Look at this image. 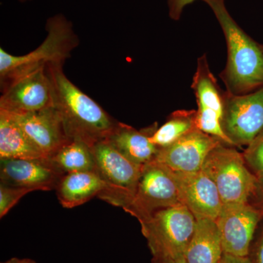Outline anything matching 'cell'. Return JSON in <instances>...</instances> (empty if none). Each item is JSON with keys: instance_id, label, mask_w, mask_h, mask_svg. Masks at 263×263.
I'll return each instance as SVG.
<instances>
[{"instance_id": "cell-11", "label": "cell", "mask_w": 263, "mask_h": 263, "mask_svg": "<svg viewBox=\"0 0 263 263\" xmlns=\"http://www.w3.org/2000/svg\"><path fill=\"white\" fill-rule=\"evenodd\" d=\"M220 144L223 143L217 138L196 128L160 148L155 161L175 172H196L202 169L209 154Z\"/></svg>"}, {"instance_id": "cell-13", "label": "cell", "mask_w": 263, "mask_h": 263, "mask_svg": "<svg viewBox=\"0 0 263 263\" xmlns=\"http://www.w3.org/2000/svg\"><path fill=\"white\" fill-rule=\"evenodd\" d=\"M180 202L188 208L195 219L216 220L223 203L216 185L202 170L192 173L173 171Z\"/></svg>"}, {"instance_id": "cell-19", "label": "cell", "mask_w": 263, "mask_h": 263, "mask_svg": "<svg viewBox=\"0 0 263 263\" xmlns=\"http://www.w3.org/2000/svg\"><path fill=\"white\" fill-rule=\"evenodd\" d=\"M191 87L198 108L214 110L222 117L224 91L220 89L217 80L213 75L205 53L197 59L196 71Z\"/></svg>"}, {"instance_id": "cell-31", "label": "cell", "mask_w": 263, "mask_h": 263, "mask_svg": "<svg viewBox=\"0 0 263 263\" xmlns=\"http://www.w3.org/2000/svg\"><path fill=\"white\" fill-rule=\"evenodd\" d=\"M260 46H261V48H262V49L263 50V46H261V45H260Z\"/></svg>"}, {"instance_id": "cell-4", "label": "cell", "mask_w": 263, "mask_h": 263, "mask_svg": "<svg viewBox=\"0 0 263 263\" xmlns=\"http://www.w3.org/2000/svg\"><path fill=\"white\" fill-rule=\"evenodd\" d=\"M196 219L183 204L154 213L141 224L153 258L184 255L195 231Z\"/></svg>"}, {"instance_id": "cell-25", "label": "cell", "mask_w": 263, "mask_h": 263, "mask_svg": "<svg viewBox=\"0 0 263 263\" xmlns=\"http://www.w3.org/2000/svg\"><path fill=\"white\" fill-rule=\"evenodd\" d=\"M249 256L252 263H263V228L259 231Z\"/></svg>"}, {"instance_id": "cell-14", "label": "cell", "mask_w": 263, "mask_h": 263, "mask_svg": "<svg viewBox=\"0 0 263 263\" xmlns=\"http://www.w3.org/2000/svg\"><path fill=\"white\" fill-rule=\"evenodd\" d=\"M11 114L29 139L48 158L72 141L54 106L31 113Z\"/></svg>"}, {"instance_id": "cell-16", "label": "cell", "mask_w": 263, "mask_h": 263, "mask_svg": "<svg viewBox=\"0 0 263 263\" xmlns=\"http://www.w3.org/2000/svg\"><path fill=\"white\" fill-rule=\"evenodd\" d=\"M55 190L62 207L72 209L100 197L107 184L96 171H84L64 175Z\"/></svg>"}, {"instance_id": "cell-8", "label": "cell", "mask_w": 263, "mask_h": 263, "mask_svg": "<svg viewBox=\"0 0 263 263\" xmlns=\"http://www.w3.org/2000/svg\"><path fill=\"white\" fill-rule=\"evenodd\" d=\"M223 99V130L233 146H248L263 129V87L242 95L226 91Z\"/></svg>"}, {"instance_id": "cell-24", "label": "cell", "mask_w": 263, "mask_h": 263, "mask_svg": "<svg viewBox=\"0 0 263 263\" xmlns=\"http://www.w3.org/2000/svg\"><path fill=\"white\" fill-rule=\"evenodd\" d=\"M195 0H167L170 18L174 21L181 18L183 9Z\"/></svg>"}, {"instance_id": "cell-26", "label": "cell", "mask_w": 263, "mask_h": 263, "mask_svg": "<svg viewBox=\"0 0 263 263\" xmlns=\"http://www.w3.org/2000/svg\"><path fill=\"white\" fill-rule=\"evenodd\" d=\"M252 198H254V203L252 204L258 208L263 212V175L259 177H257L255 188H254L253 195L251 197V199Z\"/></svg>"}, {"instance_id": "cell-27", "label": "cell", "mask_w": 263, "mask_h": 263, "mask_svg": "<svg viewBox=\"0 0 263 263\" xmlns=\"http://www.w3.org/2000/svg\"><path fill=\"white\" fill-rule=\"evenodd\" d=\"M219 263H252V262L249 256L239 257V256L224 253Z\"/></svg>"}, {"instance_id": "cell-9", "label": "cell", "mask_w": 263, "mask_h": 263, "mask_svg": "<svg viewBox=\"0 0 263 263\" xmlns=\"http://www.w3.org/2000/svg\"><path fill=\"white\" fill-rule=\"evenodd\" d=\"M0 110L20 114L54 106V90L47 67L10 81L2 86Z\"/></svg>"}, {"instance_id": "cell-21", "label": "cell", "mask_w": 263, "mask_h": 263, "mask_svg": "<svg viewBox=\"0 0 263 263\" xmlns=\"http://www.w3.org/2000/svg\"><path fill=\"white\" fill-rule=\"evenodd\" d=\"M51 159L65 174L96 171V164L91 148L81 141H70L59 150Z\"/></svg>"}, {"instance_id": "cell-1", "label": "cell", "mask_w": 263, "mask_h": 263, "mask_svg": "<svg viewBox=\"0 0 263 263\" xmlns=\"http://www.w3.org/2000/svg\"><path fill=\"white\" fill-rule=\"evenodd\" d=\"M47 70L54 90V108L71 141H81L92 148L108 139L119 122L69 80L63 64L48 66Z\"/></svg>"}, {"instance_id": "cell-30", "label": "cell", "mask_w": 263, "mask_h": 263, "mask_svg": "<svg viewBox=\"0 0 263 263\" xmlns=\"http://www.w3.org/2000/svg\"><path fill=\"white\" fill-rule=\"evenodd\" d=\"M18 1L21 2V3H25V2L30 1V0H18Z\"/></svg>"}, {"instance_id": "cell-29", "label": "cell", "mask_w": 263, "mask_h": 263, "mask_svg": "<svg viewBox=\"0 0 263 263\" xmlns=\"http://www.w3.org/2000/svg\"><path fill=\"white\" fill-rule=\"evenodd\" d=\"M1 263H37L34 259L29 258H18V257H12L8 260Z\"/></svg>"}, {"instance_id": "cell-23", "label": "cell", "mask_w": 263, "mask_h": 263, "mask_svg": "<svg viewBox=\"0 0 263 263\" xmlns=\"http://www.w3.org/2000/svg\"><path fill=\"white\" fill-rule=\"evenodd\" d=\"M32 192L30 189L0 183V218L3 219L24 195Z\"/></svg>"}, {"instance_id": "cell-12", "label": "cell", "mask_w": 263, "mask_h": 263, "mask_svg": "<svg viewBox=\"0 0 263 263\" xmlns=\"http://www.w3.org/2000/svg\"><path fill=\"white\" fill-rule=\"evenodd\" d=\"M0 183L34 191L55 190L65 175L51 158L0 160Z\"/></svg>"}, {"instance_id": "cell-18", "label": "cell", "mask_w": 263, "mask_h": 263, "mask_svg": "<svg viewBox=\"0 0 263 263\" xmlns=\"http://www.w3.org/2000/svg\"><path fill=\"white\" fill-rule=\"evenodd\" d=\"M48 158L29 139L11 114L0 110V160Z\"/></svg>"}, {"instance_id": "cell-15", "label": "cell", "mask_w": 263, "mask_h": 263, "mask_svg": "<svg viewBox=\"0 0 263 263\" xmlns=\"http://www.w3.org/2000/svg\"><path fill=\"white\" fill-rule=\"evenodd\" d=\"M156 128L155 124L154 127L137 130L131 126L119 122L107 141L128 160L143 167L155 161L160 149L150 140Z\"/></svg>"}, {"instance_id": "cell-10", "label": "cell", "mask_w": 263, "mask_h": 263, "mask_svg": "<svg viewBox=\"0 0 263 263\" xmlns=\"http://www.w3.org/2000/svg\"><path fill=\"white\" fill-rule=\"evenodd\" d=\"M262 219V211L251 202L223 204L216 222L224 253L249 256L256 230Z\"/></svg>"}, {"instance_id": "cell-28", "label": "cell", "mask_w": 263, "mask_h": 263, "mask_svg": "<svg viewBox=\"0 0 263 263\" xmlns=\"http://www.w3.org/2000/svg\"><path fill=\"white\" fill-rule=\"evenodd\" d=\"M152 263H187L184 256L174 258H153Z\"/></svg>"}, {"instance_id": "cell-6", "label": "cell", "mask_w": 263, "mask_h": 263, "mask_svg": "<svg viewBox=\"0 0 263 263\" xmlns=\"http://www.w3.org/2000/svg\"><path fill=\"white\" fill-rule=\"evenodd\" d=\"M96 172L107 184L99 198L114 206H127L136 193L143 167L126 158L107 140L91 148Z\"/></svg>"}, {"instance_id": "cell-7", "label": "cell", "mask_w": 263, "mask_h": 263, "mask_svg": "<svg viewBox=\"0 0 263 263\" xmlns=\"http://www.w3.org/2000/svg\"><path fill=\"white\" fill-rule=\"evenodd\" d=\"M181 204L172 171L153 161L143 166L136 193L124 210L140 224L154 213Z\"/></svg>"}, {"instance_id": "cell-2", "label": "cell", "mask_w": 263, "mask_h": 263, "mask_svg": "<svg viewBox=\"0 0 263 263\" xmlns=\"http://www.w3.org/2000/svg\"><path fill=\"white\" fill-rule=\"evenodd\" d=\"M221 26L228 48L226 67L219 74L226 91L232 95L249 94L263 87V50L235 22L224 0H202Z\"/></svg>"}, {"instance_id": "cell-20", "label": "cell", "mask_w": 263, "mask_h": 263, "mask_svg": "<svg viewBox=\"0 0 263 263\" xmlns=\"http://www.w3.org/2000/svg\"><path fill=\"white\" fill-rule=\"evenodd\" d=\"M195 110H178L173 112L160 127L156 128L151 135L152 143L159 148L174 143L189 132L196 129Z\"/></svg>"}, {"instance_id": "cell-17", "label": "cell", "mask_w": 263, "mask_h": 263, "mask_svg": "<svg viewBox=\"0 0 263 263\" xmlns=\"http://www.w3.org/2000/svg\"><path fill=\"white\" fill-rule=\"evenodd\" d=\"M224 254L216 220L196 219L195 231L184 253L187 263H219Z\"/></svg>"}, {"instance_id": "cell-22", "label": "cell", "mask_w": 263, "mask_h": 263, "mask_svg": "<svg viewBox=\"0 0 263 263\" xmlns=\"http://www.w3.org/2000/svg\"><path fill=\"white\" fill-rule=\"evenodd\" d=\"M249 170L256 177L263 175V129L247 146L243 153Z\"/></svg>"}, {"instance_id": "cell-3", "label": "cell", "mask_w": 263, "mask_h": 263, "mask_svg": "<svg viewBox=\"0 0 263 263\" xmlns=\"http://www.w3.org/2000/svg\"><path fill=\"white\" fill-rule=\"evenodd\" d=\"M47 36L41 46L22 56H15L0 48L1 86L21 76L54 64L65 63L79 44L72 22L63 14L50 17L46 22Z\"/></svg>"}, {"instance_id": "cell-5", "label": "cell", "mask_w": 263, "mask_h": 263, "mask_svg": "<svg viewBox=\"0 0 263 263\" xmlns=\"http://www.w3.org/2000/svg\"><path fill=\"white\" fill-rule=\"evenodd\" d=\"M201 170L216 185L223 204L250 200L257 177L249 170L243 154L234 146H216L207 156Z\"/></svg>"}]
</instances>
